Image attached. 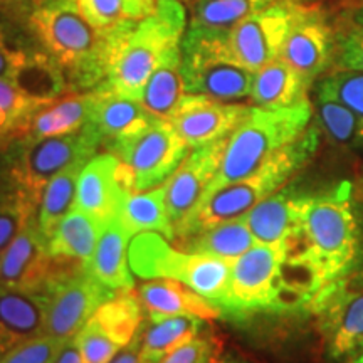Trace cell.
<instances>
[{"instance_id": "1", "label": "cell", "mask_w": 363, "mask_h": 363, "mask_svg": "<svg viewBox=\"0 0 363 363\" xmlns=\"http://www.w3.org/2000/svg\"><path fill=\"white\" fill-rule=\"evenodd\" d=\"M30 27L49 56L67 72L71 86L98 88L106 81L115 29L91 24L76 0H39Z\"/></svg>"}, {"instance_id": "2", "label": "cell", "mask_w": 363, "mask_h": 363, "mask_svg": "<svg viewBox=\"0 0 363 363\" xmlns=\"http://www.w3.org/2000/svg\"><path fill=\"white\" fill-rule=\"evenodd\" d=\"M185 9L179 0H158L157 12L115 29L104 84L123 96L142 98L152 72L185 33Z\"/></svg>"}, {"instance_id": "3", "label": "cell", "mask_w": 363, "mask_h": 363, "mask_svg": "<svg viewBox=\"0 0 363 363\" xmlns=\"http://www.w3.org/2000/svg\"><path fill=\"white\" fill-rule=\"evenodd\" d=\"M318 143V130L310 126L301 138L284 148L252 175L222 185L214 192L207 194L189 220L177 230L174 240L246 216L251 208L283 187L286 182L310 162Z\"/></svg>"}, {"instance_id": "4", "label": "cell", "mask_w": 363, "mask_h": 363, "mask_svg": "<svg viewBox=\"0 0 363 363\" xmlns=\"http://www.w3.org/2000/svg\"><path fill=\"white\" fill-rule=\"evenodd\" d=\"M313 104L310 99L288 108H252L242 123L230 133L219 172L208 192L252 175L278 153L293 145L310 128Z\"/></svg>"}, {"instance_id": "5", "label": "cell", "mask_w": 363, "mask_h": 363, "mask_svg": "<svg viewBox=\"0 0 363 363\" xmlns=\"http://www.w3.org/2000/svg\"><path fill=\"white\" fill-rule=\"evenodd\" d=\"M301 224L326 286L350 274L358 254V222L352 185L343 182L330 192L310 195Z\"/></svg>"}, {"instance_id": "6", "label": "cell", "mask_w": 363, "mask_h": 363, "mask_svg": "<svg viewBox=\"0 0 363 363\" xmlns=\"http://www.w3.org/2000/svg\"><path fill=\"white\" fill-rule=\"evenodd\" d=\"M130 267L145 279H174L220 310L227 296L233 261L212 254L184 252L169 246L157 233H142L128 249Z\"/></svg>"}, {"instance_id": "7", "label": "cell", "mask_w": 363, "mask_h": 363, "mask_svg": "<svg viewBox=\"0 0 363 363\" xmlns=\"http://www.w3.org/2000/svg\"><path fill=\"white\" fill-rule=\"evenodd\" d=\"M180 51L187 94L219 101L251 96L256 72L239 65L227 52L224 33L190 27L182 38Z\"/></svg>"}, {"instance_id": "8", "label": "cell", "mask_w": 363, "mask_h": 363, "mask_svg": "<svg viewBox=\"0 0 363 363\" xmlns=\"http://www.w3.org/2000/svg\"><path fill=\"white\" fill-rule=\"evenodd\" d=\"M101 136L88 123L74 133L26 140L24 148L12 167L17 189L39 206L45 185L74 163H88L101 143Z\"/></svg>"}, {"instance_id": "9", "label": "cell", "mask_w": 363, "mask_h": 363, "mask_svg": "<svg viewBox=\"0 0 363 363\" xmlns=\"http://www.w3.org/2000/svg\"><path fill=\"white\" fill-rule=\"evenodd\" d=\"M131 175L133 192H145L165 184L189 155V145L174 125L153 118L143 130L108 145Z\"/></svg>"}, {"instance_id": "10", "label": "cell", "mask_w": 363, "mask_h": 363, "mask_svg": "<svg viewBox=\"0 0 363 363\" xmlns=\"http://www.w3.org/2000/svg\"><path fill=\"white\" fill-rule=\"evenodd\" d=\"M326 355L352 360L363 352V276H343L318 293L311 305Z\"/></svg>"}, {"instance_id": "11", "label": "cell", "mask_w": 363, "mask_h": 363, "mask_svg": "<svg viewBox=\"0 0 363 363\" xmlns=\"http://www.w3.org/2000/svg\"><path fill=\"white\" fill-rule=\"evenodd\" d=\"M299 7L293 0H279L240 21L224 33L227 52L254 72L276 61Z\"/></svg>"}, {"instance_id": "12", "label": "cell", "mask_w": 363, "mask_h": 363, "mask_svg": "<svg viewBox=\"0 0 363 363\" xmlns=\"http://www.w3.org/2000/svg\"><path fill=\"white\" fill-rule=\"evenodd\" d=\"M283 247L254 244L233 262L227 296L220 305L224 313L271 310L278 289Z\"/></svg>"}, {"instance_id": "13", "label": "cell", "mask_w": 363, "mask_h": 363, "mask_svg": "<svg viewBox=\"0 0 363 363\" xmlns=\"http://www.w3.org/2000/svg\"><path fill=\"white\" fill-rule=\"evenodd\" d=\"M118 293L89 274L88 267L52 286L45 296V335L67 342L76 338L94 311Z\"/></svg>"}, {"instance_id": "14", "label": "cell", "mask_w": 363, "mask_h": 363, "mask_svg": "<svg viewBox=\"0 0 363 363\" xmlns=\"http://www.w3.org/2000/svg\"><path fill=\"white\" fill-rule=\"evenodd\" d=\"M227 138L195 148L165 182L167 212L175 233L189 220L207 195L212 180L219 172Z\"/></svg>"}, {"instance_id": "15", "label": "cell", "mask_w": 363, "mask_h": 363, "mask_svg": "<svg viewBox=\"0 0 363 363\" xmlns=\"http://www.w3.org/2000/svg\"><path fill=\"white\" fill-rule=\"evenodd\" d=\"M131 192L133 184L125 163L113 153H103L91 158L81 170L76 207L104 225L120 214Z\"/></svg>"}, {"instance_id": "16", "label": "cell", "mask_w": 363, "mask_h": 363, "mask_svg": "<svg viewBox=\"0 0 363 363\" xmlns=\"http://www.w3.org/2000/svg\"><path fill=\"white\" fill-rule=\"evenodd\" d=\"M251 110L252 106L247 104L187 94L170 118V123L189 148H199L230 136Z\"/></svg>"}, {"instance_id": "17", "label": "cell", "mask_w": 363, "mask_h": 363, "mask_svg": "<svg viewBox=\"0 0 363 363\" xmlns=\"http://www.w3.org/2000/svg\"><path fill=\"white\" fill-rule=\"evenodd\" d=\"M335 51V35L321 13L315 9L299 7L296 19L286 35L279 59L310 81L328 67Z\"/></svg>"}, {"instance_id": "18", "label": "cell", "mask_w": 363, "mask_h": 363, "mask_svg": "<svg viewBox=\"0 0 363 363\" xmlns=\"http://www.w3.org/2000/svg\"><path fill=\"white\" fill-rule=\"evenodd\" d=\"M45 335V296L0 286V358Z\"/></svg>"}, {"instance_id": "19", "label": "cell", "mask_w": 363, "mask_h": 363, "mask_svg": "<svg viewBox=\"0 0 363 363\" xmlns=\"http://www.w3.org/2000/svg\"><path fill=\"white\" fill-rule=\"evenodd\" d=\"M310 195L299 194L294 187L271 194L251 208L244 220L257 244L279 246L289 234L301 227L303 211Z\"/></svg>"}, {"instance_id": "20", "label": "cell", "mask_w": 363, "mask_h": 363, "mask_svg": "<svg viewBox=\"0 0 363 363\" xmlns=\"http://www.w3.org/2000/svg\"><path fill=\"white\" fill-rule=\"evenodd\" d=\"M94 98H96L94 91H89V93L71 94V96L43 104L26 121H22L13 130V133L24 140L74 133L89 123Z\"/></svg>"}, {"instance_id": "21", "label": "cell", "mask_w": 363, "mask_h": 363, "mask_svg": "<svg viewBox=\"0 0 363 363\" xmlns=\"http://www.w3.org/2000/svg\"><path fill=\"white\" fill-rule=\"evenodd\" d=\"M136 296L152 321H160L179 315L214 320L222 313L201 294L185 288L184 284L174 279H157L145 283L138 288Z\"/></svg>"}, {"instance_id": "22", "label": "cell", "mask_w": 363, "mask_h": 363, "mask_svg": "<svg viewBox=\"0 0 363 363\" xmlns=\"http://www.w3.org/2000/svg\"><path fill=\"white\" fill-rule=\"evenodd\" d=\"M94 94L96 98L89 123L98 130L101 140H106L108 145L143 130L153 120L142 101L123 96L104 83L94 89Z\"/></svg>"}, {"instance_id": "23", "label": "cell", "mask_w": 363, "mask_h": 363, "mask_svg": "<svg viewBox=\"0 0 363 363\" xmlns=\"http://www.w3.org/2000/svg\"><path fill=\"white\" fill-rule=\"evenodd\" d=\"M128 230L116 216L104 224L93 259L86 266L93 278L115 293L133 289L131 267H128Z\"/></svg>"}, {"instance_id": "24", "label": "cell", "mask_w": 363, "mask_h": 363, "mask_svg": "<svg viewBox=\"0 0 363 363\" xmlns=\"http://www.w3.org/2000/svg\"><path fill=\"white\" fill-rule=\"evenodd\" d=\"M185 96L187 89L182 71V51L180 44H175L163 54L148 78L140 101L153 118L170 121Z\"/></svg>"}, {"instance_id": "25", "label": "cell", "mask_w": 363, "mask_h": 363, "mask_svg": "<svg viewBox=\"0 0 363 363\" xmlns=\"http://www.w3.org/2000/svg\"><path fill=\"white\" fill-rule=\"evenodd\" d=\"M310 86L305 76L294 71L283 59H276L254 74L251 98L259 108L278 110L301 103L306 99Z\"/></svg>"}, {"instance_id": "26", "label": "cell", "mask_w": 363, "mask_h": 363, "mask_svg": "<svg viewBox=\"0 0 363 363\" xmlns=\"http://www.w3.org/2000/svg\"><path fill=\"white\" fill-rule=\"evenodd\" d=\"M174 242L185 249V252L212 254V256L224 257L234 262L256 244V239L249 230L244 217H240V219L208 227L187 238H180Z\"/></svg>"}, {"instance_id": "27", "label": "cell", "mask_w": 363, "mask_h": 363, "mask_svg": "<svg viewBox=\"0 0 363 363\" xmlns=\"http://www.w3.org/2000/svg\"><path fill=\"white\" fill-rule=\"evenodd\" d=\"M103 227L101 222L74 207L61 220L52 238L49 239V254L71 257L88 266L96 251Z\"/></svg>"}, {"instance_id": "28", "label": "cell", "mask_w": 363, "mask_h": 363, "mask_svg": "<svg viewBox=\"0 0 363 363\" xmlns=\"http://www.w3.org/2000/svg\"><path fill=\"white\" fill-rule=\"evenodd\" d=\"M120 220L130 235L142 233H162L174 240L175 230L169 219L165 203V184L150 192H131L120 208Z\"/></svg>"}, {"instance_id": "29", "label": "cell", "mask_w": 363, "mask_h": 363, "mask_svg": "<svg viewBox=\"0 0 363 363\" xmlns=\"http://www.w3.org/2000/svg\"><path fill=\"white\" fill-rule=\"evenodd\" d=\"M86 163H74L67 167L61 174L45 185L39 201L38 225L45 242L52 238L54 230L61 224V220L69 214L76 206V192H78V180L81 170Z\"/></svg>"}, {"instance_id": "30", "label": "cell", "mask_w": 363, "mask_h": 363, "mask_svg": "<svg viewBox=\"0 0 363 363\" xmlns=\"http://www.w3.org/2000/svg\"><path fill=\"white\" fill-rule=\"evenodd\" d=\"M202 321V318L192 315H179L152 321L148 328L140 330L143 363H158L167 353L194 340L201 333Z\"/></svg>"}, {"instance_id": "31", "label": "cell", "mask_w": 363, "mask_h": 363, "mask_svg": "<svg viewBox=\"0 0 363 363\" xmlns=\"http://www.w3.org/2000/svg\"><path fill=\"white\" fill-rule=\"evenodd\" d=\"M279 0H192L190 27L227 33L240 21Z\"/></svg>"}, {"instance_id": "32", "label": "cell", "mask_w": 363, "mask_h": 363, "mask_svg": "<svg viewBox=\"0 0 363 363\" xmlns=\"http://www.w3.org/2000/svg\"><path fill=\"white\" fill-rule=\"evenodd\" d=\"M19 88L27 96H30L40 104L56 101L66 93L67 83L62 74V69L51 56H27L24 65L17 71L13 78Z\"/></svg>"}, {"instance_id": "33", "label": "cell", "mask_w": 363, "mask_h": 363, "mask_svg": "<svg viewBox=\"0 0 363 363\" xmlns=\"http://www.w3.org/2000/svg\"><path fill=\"white\" fill-rule=\"evenodd\" d=\"M138 296L131 291L118 293L94 311L91 316L120 347L128 345L142 330L143 313Z\"/></svg>"}, {"instance_id": "34", "label": "cell", "mask_w": 363, "mask_h": 363, "mask_svg": "<svg viewBox=\"0 0 363 363\" xmlns=\"http://www.w3.org/2000/svg\"><path fill=\"white\" fill-rule=\"evenodd\" d=\"M91 24L111 30L135 24L157 12L158 0H76Z\"/></svg>"}, {"instance_id": "35", "label": "cell", "mask_w": 363, "mask_h": 363, "mask_svg": "<svg viewBox=\"0 0 363 363\" xmlns=\"http://www.w3.org/2000/svg\"><path fill=\"white\" fill-rule=\"evenodd\" d=\"M315 104L321 128L330 140L343 147H363L362 123L347 104L320 88Z\"/></svg>"}, {"instance_id": "36", "label": "cell", "mask_w": 363, "mask_h": 363, "mask_svg": "<svg viewBox=\"0 0 363 363\" xmlns=\"http://www.w3.org/2000/svg\"><path fill=\"white\" fill-rule=\"evenodd\" d=\"M35 208L38 203L21 189L16 192L0 194V254L34 219Z\"/></svg>"}, {"instance_id": "37", "label": "cell", "mask_w": 363, "mask_h": 363, "mask_svg": "<svg viewBox=\"0 0 363 363\" xmlns=\"http://www.w3.org/2000/svg\"><path fill=\"white\" fill-rule=\"evenodd\" d=\"M335 48L338 54V67L363 71V4L343 17Z\"/></svg>"}, {"instance_id": "38", "label": "cell", "mask_w": 363, "mask_h": 363, "mask_svg": "<svg viewBox=\"0 0 363 363\" xmlns=\"http://www.w3.org/2000/svg\"><path fill=\"white\" fill-rule=\"evenodd\" d=\"M318 88L338 98L355 113L362 123L363 136V71L337 67L320 81Z\"/></svg>"}, {"instance_id": "39", "label": "cell", "mask_w": 363, "mask_h": 363, "mask_svg": "<svg viewBox=\"0 0 363 363\" xmlns=\"http://www.w3.org/2000/svg\"><path fill=\"white\" fill-rule=\"evenodd\" d=\"M76 340H78L84 363H108L120 348H123L111 337H108L93 318H89Z\"/></svg>"}, {"instance_id": "40", "label": "cell", "mask_w": 363, "mask_h": 363, "mask_svg": "<svg viewBox=\"0 0 363 363\" xmlns=\"http://www.w3.org/2000/svg\"><path fill=\"white\" fill-rule=\"evenodd\" d=\"M40 106L43 104L27 96L24 91L13 83L12 79L0 78V110L11 118L13 130Z\"/></svg>"}, {"instance_id": "41", "label": "cell", "mask_w": 363, "mask_h": 363, "mask_svg": "<svg viewBox=\"0 0 363 363\" xmlns=\"http://www.w3.org/2000/svg\"><path fill=\"white\" fill-rule=\"evenodd\" d=\"M61 345L62 342L49 335H40L13 348L0 358V363H52Z\"/></svg>"}, {"instance_id": "42", "label": "cell", "mask_w": 363, "mask_h": 363, "mask_svg": "<svg viewBox=\"0 0 363 363\" xmlns=\"http://www.w3.org/2000/svg\"><path fill=\"white\" fill-rule=\"evenodd\" d=\"M222 355V345L214 337H195L167 353L158 363H212Z\"/></svg>"}, {"instance_id": "43", "label": "cell", "mask_w": 363, "mask_h": 363, "mask_svg": "<svg viewBox=\"0 0 363 363\" xmlns=\"http://www.w3.org/2000/svg\"><path fill=\"white\" fill-rule=\"evenodd\" d=\"M27 54L22 51H16L11 45L7 44L6 38H4L2 30H0V78L12 79L16 78L17 71L24 65Z\"/></svg>"}, {"instance_id": "44", "label": "cell", "mask_w": 363, "mask_h": 363, "mask_svg": "<svg viewBox=\"0 0 363 363\" xmlns=\"http://www.w3.org/2000/svg\"><path fill=\"white\" fill-rule=\"evenodd\" d=\"M108 363H143L142 335H140V331L128 345L120 348Z\"/></svg>"}, {"instance_id": "45", "label": "cell", "mask_w": 363, "mask_h": 363, "mask_svg": "<svg viewBox=\"0 0 363 363\" xmlns=\"http://www.w3.org/2000/svg\"><path fill=\"white\" fill-rule=\"evenodd\" d=\"M52 363H84L81 355L78 340L71 338L61 345L57 355L54 357Z\"/></svg>"}, {"instance_id": "46", "label": "cell", "mask_w": 363, "mask_h": 363, "mask_svg": "<svg viewBox=\"0 0 363 363\" xmlns=\"http://www.w3.org/2000/svg\"><path fill=\"white\" fill-rule=\"evenodd\" d=\"M12 130H13V125H12L11 118H9L6 113L0 110V135H6Z\"/></svg>"}, {"instance_id": "47", "label": "cell", "mask_w": 363, "mask_h": 363, "mask_svg": "<svg viewBox=\"0 0 363 363\" xmlns=\"http://www.w3.org/2000/svg\"><path fill=\"white\" fill-rule=\"evenodd\" d=\"M212 363H246V362L239 360V358H235L233 355H219Z\"/></svg>"}, {"instance_id": "48", "label": "cell", "mask_w": 363, "mask_h": 363, "mask_svg": "<svg viewBox=\"0 0 363 363\" xmlns=\"http://www.w3.org/2000/svg\"><path fill=\"white\" fill-rule=\"evenodd\" d=\"M348 363H363V352L360 353V355H357L355 358H352V360Z\"/></svg>"}]
</instances>
